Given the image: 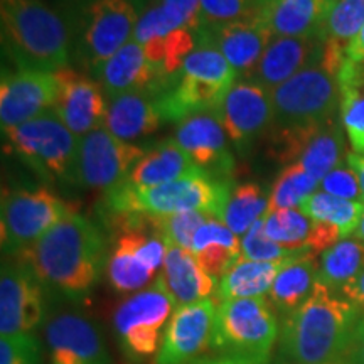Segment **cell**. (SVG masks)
Returning <instances> with one entry per match:
<instances>
[{
	"instance_id": "32",
	"label": "cell",
	"mask_w": 364,
	"mask_h": 364,
	"mask_svg": "<svg viewBox=\"0 0 364 364\" xmlns=\"http://www.w3.org/2000/svg\"><path fill=\"white\" fill-rule=\"evenodd\" d=\"M363 268L364 243L356 238H344L321 253L317 280L331 292H341Z\"/></svg>"
},
{
	"instance_id": "7",
	"label": "cell",
	"mask_w": 364,
	"mask_h": 364,
	"mask_svg": "<svg viewBox=\"0 0 364 364\" xmlns=\"http://www.w3.org/2000/svg\"><path fill=\"white\" fill-rule=\"evenodd\" d=\"M174 307L176 302L162 275L118 306L113 326L118 344L130 361L142 363L161 349Z\"/></svg>"
},
{
	"instance_id": "29",
	"label": "cell",
	"mask_w": 364,
	"mask_h": 364,
	"mask_svg": "<svg viewBox=\"0 0 364 364\" xmlns=\"http://www.w3.org/2000/svg\"><path fill=\"white\" fill-rule=\"evenodd\" d=\"M144 230H129L120 235L108 258L107 273L110 285L118 294H132L144 290L157 272L145 265L139 253L140 236Z\"/></svg>"
},
{
	"instance_id": "1",
	"label": "cell",
	"mask_w": 364,
	"mask_h": 364,
	"mask_svg": "<svg viewBox=\"0 0 364 364\" xmlns=\"http://www.w3.org/2000/svg\"><path fill=\"white\" fill-rule=\"evenodd\" d=\"M105 238L97 225L80 213H71L29 248L17 253L44 285L70 299H83L102 275Z\"/></svg>"
},
{
	"instance_id": "22",
	"label": "cell",
	"mask_w": 364,
	"mask_h": 364,
	"mask_svg": "<svg viewBox=\"0 0 364 364\" xmlns=\"http://www.w3.org/2000/svg\"><path fill=\"white\" fill-rule=\"evenodd\" d=\"M322 53L324 39L321 38H273L248 80L273 90L306 68L321 63Z\"/></svg>"
},
{
	"instance_id": "23",
	"label": "cell",
	"mask_w": 364,
	"mask_h": 364,
	"mask_svg": "<svg viewBox=\"0 0 364 364\" xmlns=\"http://www.w3.org/2000/svg\"><path fill=\"white\" fill-rule=\"evenodd\" d=\"M164 122L157 91H135L110 98L105 129L130 142L154 134Z\"/></svg>"
},
{
	"instance_id": "31",
	"label": "cell",
	"mask_w": 364,
	"mask_h": 364,
	"mask_svg": "<svg viewBox=\"0 0 364 364\" xmlns=\"http://www.w3.org/2000/svg\"><path fill=\"white\" fill-rule=\"evenodd\" d=\"M280 262H255L240 258L233 267L220 279L218 284V299L220 302L230 299H250L263 297L270 292Z\"/></svg>"
},
{
	"instance_id": "5",
	"label": "cell",
	"mask_w": 364,
	"mask_h": 364,
	"mask_svg": "<svg viewBox=\"0 0 364 364\" xmlns=\"http://www.w3.org/2000/svg\"><path fill=\"white\" fill-rule=\"evenodd\" d=\"M279 324L263 297L230 299L218 306L213 348L245 364H268L279 339Z\"/></svg>"
},
{
	"instance_id": "28",
	"label": "cell",
	"mask_w": 364,
	"mask_h": 364,
	"mask_svg": "<svg viewBox=\"0 0 364 364\" xmlns=\"http://www.w3.org/2000/svg\"><path fill=\"white\" fill-rule=\"evenodd\" d=\"M191 252L199 265L218 280L241 258V241L225 223L211 218L198 230Z\"/></svg>"
},
{
	"instance_id": "16",
	"label": "cell",
	"mask_w": 364,
	"mask_h": 364,
	"mask_svg": "<svg viewBox=\"0 0 364 364\" xmlns=\"http://www.w3.org/2000/svg\"><path fill=\"white\" fill-rule=\"evenodd\" d=\"M218 306L204 299L177 307L172 314L156 364H194L213 346Z\"/></svg>"
},
{
	"instance_id": "30",
	"label": "cell",
	"mask_w": 364,
	"mask_h": 364,
	"mask_svg": "<svg viewBox=\"0 0 364 364\" xmlns=\"http://www.w3.org/2000/svg\"><path fill=\"white\" fill-rule=\"evenodd\" d=\"M341 125L354 154L364 156V61L346 59L338 75Z\"/></svg>"
},
{
	"instance_id": "3",
	"label": "cell",
	"mask_w": 364,
	"mask_h": 364,
	"mask_svg": "<svg viewBox=\"0 0 364 364\" xmlns=\"http://www.w3.org/2000/svg\"><path fill=\"white\" fill-rule=\"evenodd\" d=\"M231 191L225 179L199 171L156 188H134L124 182L108 191L105 201L113 215L169 216L199 211L223 221Z\"/></svg>"
},
{
	"instance_id": "41",
	"label": "cell",
	"mask_w": 364,
	"mask_h": 364,
	"mask_svg": "<svg viewBox=\"0 0 364 364\" xmlns=\"http://www.w3.org/2000/svg\"><path fill=\"white\" fill-rule=\"evenodd\" d=\"M307 250V248H304ZM302 250H289L268 238L265 231V218L250 228L241 240V258L255 262H280Z\"/></svg>"
},
{
	"instance_id": "49",
	"label": "cell",
	"mask_w": 364,
	"mask_h": 364,
	"mask_svg": "<svg viewBox=\"0 0 364 364\" xmlns=\"http://www.w3.org/2000/svg\"><path fill=\"white\" fill-rule=\"evenodd\" d=\"M354 238L356 240H359V241H363L364 243V211H363V215H361V220H359V223H358V228H356V231H354Z\"/></svg>"
},
{
	"instance_id": "50",
	"label": "cell",
	"mask_w": 364,
	"mask_h": 364,
	"mask_svg": "<svg viewBox=\"0 0 364 364\" xmlns=\"http://www.w3.org/2000/svg\"><path fill=\"white\" fill-rule=\"evenodd\" d=\"M134 2H135L136 7H139V6H145V7H147V6H150V4H152V2H157V0H134Z\"/></svg>"
},
{
	"instance_id": "2",
	"label": "cell",
	"mask_w": 364,
	"mask_h": 364,
	"mask_svg": "<svg viewBox=\"0 0 364 364\" xmlns=\"http://www.w3.org/2000/svg\"><path fill=\"white\" fill-rule=\"evenodd\" d=\"M359 322V309L316 285L302 306L284 317L279 334V364H327L348 354Z\"/></svg>"
},
{
	"instance_id": "51",
	"label": "cell",
	"mask_w": 364,
	"mask_h": 364,
	"mask_svg": "<svg viewBox=\"0 0 364 364\" xmlns=\"http://www.w3.org/2000/svg\"><path fill=\"white\" fill-rule=\"evenodd\" d=\"M327 364H353L351 361H349V359H341V361H334V363H327Z\"/></svg>"
},
{
	"instance_id": "21",
	"label": "cell",
	"mask_w": 364,
	"mask_h": 364,
	"mask_svg": "<svg viewBox=\"0 0 364 364\" xmlns=\"http://www.w3.org/2000/svg\"><path fill=\"white\" fill-rule=\"evenodd\" d=\"M97 76L98 83L110 98L135 91L161 93L171 81L157 71V68L149 61L144 46L134 39L105 61L97 70Z\"/></svg>"
},
{
	"instance_id": "26",
	"label": "cell",
	"mask_w": 364,
	"mask_h": 364,
	"mask_svg": "<svg viewBox=\"0 0 364 364\" xmlns=\"http://www.w3.org/2000/svg\"><path fill=\"white\" fill-rule=\"evenodd\" d=\"M318 260L316 252H302L285 258L270 289V306L280 316H289L311 297L317 285Z\"/></svg>"
},
{
	"instance_id": "48",
	"label": "cell",
	"mask_w": 364,
	"mask_h": 364,
	"mask_svg": "<svg viewBox=\"0 0 364 364\" xmlns=\"http://www.w3.org/2000/svg\"><path fill=\"white\" fill-rule=\"evenodd\" d=\"M194 364H245L238 361V359L233 358H226V356H220V358H203L199 361H196Z\"/></svg>"
},
{
	"instance_id": "6",
	"label": "cell",
	"mask_w": 364,
	"mask_h": 364,
	"mask_svg": "<svg viewBox=\"0 0 364 364\" xmlns=\"http://www.w3.org/2000/svg\"><path fill=\"white\" fill-rule=\"evenodd\" d=\"M2 134L9 142V150L44 181L75 182L80 139L53 110Z\"/></svg>"
},
{
	"instance_id": "17",
	"label": "cell",
	"mask_w": 364,
	"mask_h": 364,
	"mask_svg": "<svg viewBox=\"0 0 364 364\" xmlns=\"http://www.w3.org/2000/svg\"><path fill=\"white\" fill-rule=\"evenodd\" d=\"M58 80V100L53 112L78 139L105 127L108 103L98 81L71 68L54 71Z\"/></svg>"
},
{
	"instance_id": "25",
	"label": "cell",
	"mask_w": 364,
	"mask_h": 364,
	"mask_svg": "<svg viewBox=\"0 0 364 364\" xmlns=\"http://www.w3.org/2000/svg\"><path fill=\"white\" fill-rule=\"evenodd\" d=\"M162 268L161 275L174 299L176 307L209 299V295L216 290V279L199 265L191 250L167 243Z\"/></svg>"
},
{
	"instance_id": "37",
	"label": "cell",
	"mask_w": 364,
	"mask_h": 364,
	"mask_svg": "<svg viewBox=\"0 0 364 364\" xmlns=\"http://www.w3.org/2000/svg\"><path fill=\"white\" fill-rule=\"evenodd\" d=\"M364 26V0H332L324 24V44L346 51Z\"/></svg>"
},
{
	"instance_id": "19",
	"label": "cell",
	"mask_w": 364,
	"mask_h": 364,
	"mask_svg": "<svg viewBox=\"0 0 364 364\" xmlns=\"http://www.w3.org/2000/svg\"><path fill=\"white\" fill-rule=\"evenodd\" d=\"M228 139L230 136L215 112L198 113L182 120L174 136L196 167L221 179L235 167Z\"/></svg>"
},
{
	"instance_id": "46",
	"label": "cell",
	"mask_w": 364,
	"mask_h": 364,
	"mask_svg": "<svg viewBox=\"0 0 364 364\" xmlns=\"http://www.w3.org/2000/svg\"><path fill=\"white\" fill-rule=\"evenodd\" d=\"M348 59L356 63H363L364 61V26L361 27L356 38L351 41L348 48Z\"/></svg>"
},
{
	"instance_id": "18",
	"label": "cell",
	"mask_w": 364,
	"mask_h": 364,
	"mask_svg": "<svg viewBox=\"0 0 364 364\" xmlns=\"http://www.w3.org/2000/svg\"><path fill=\"white\" fill-rule=\"evenodd\" d=\"M53 364H110L98 326L76 311L56 312L46 326Z\"/></svg>"
},
{
	"instance_id": "10",
	"label": "cell",
	"mask_w": 364,
	"mask_h": 364,
	"mask_svg": "<svg viewBox=\"0 0 364 364\" xmlns=\"http://www.w3.org/2000/svg\"><path fill=\"white\" fill-rule=\"evenodd\" d=\"M273 130L272 145L279 161L302 164L318 181L348 161L346 132L336 118L312 125L273 127Z\"/></svg>"
},
{
	"instance_id": "14",
	"label": "cell",
	"mask_w": 364,
	"mask_h": 364,
	"mask_svg": "<svg viewBox=\"0 0 364 364\" xmlns=\"http://www.w3.org/2000/svg\"><path fill=\"white\" fill-rule=\"evenodd\" d=\"M56 100L58 80L54 71L21 66L14 73H4L0 83L2 132L51 112Z\"/></svg>"
},
{
	"instance_id": "20",
	"label": "cell",
	"mask_w": 364,
	"mask_h": 364,
	"mask_svg": "<svg viewBox=\"0 0 364 364\" xmlns=\"http://www.w3.org/2000/svg\"><path fill=\"white\" fill-rule=\"evenodd\" d=\"M198 39L215 46L236 75L250 76L272 43L273 34L260 11L250 19L199 29Z\"/></svg>"
},
{
	"instance_id": "35",
	"label": "cell",
	"mask_w": 364,
	"mask_h": 364,
	"mask_svg": "<svg viewBox=\"0 0 364 364\" xmlns=\"http://www.w3.org/2000/svg\"><path fill=\"white\" fill-rule=\"evenodd\" d=\"M149 61L166 80L182 70L184 61L198 48V33L193 29H176L172 33L142 44Z\"/></svg>"
},
{
	"instance_id": "11",
	"label": "cell",
	"mask_w": 364,
	"mask_h": 364,
	"mask_svg": "<svg viewBox=\"0 0 364 364\" xmlns=\"http://www.w3.org/2000/svg\"><path fill=\"white\" fill-rule=\"evenodd\" d=\"M145 152V149L118 139L102 127L80 139L75 182L83 188L110 191L129 179Z\"/></svg>"
},
{
	"instance_id": "47",
	"label": "cell",
	"mask_w": 364,
	"mask_h": 364,
	"mask_svg": "<svg viewBox=\"0 0 364 364\" xmlns=\"http://www.w3.org/2000/svg\"><path fill=\"white\" fill-rule=\"evenodd\" d=\"M348 166L356 172L359 186H361V194H363V201H364V156L361 154H349L348 156Z\"/></svg>"
},
{
	"instance_id": "8",
	"label": "cell",
	"mask_w": 364,
	"mask_h": 364,
	"mask_svg": "<svg viewBox=\"0 0 364 364\" xmlns=\"http://www.w3.org/2000/svg\"><path fill=\"white\" fill-rule=\"evenodd\" d=\"M272 100L275 108L273 127H300L332 120L341 100L338 76L317 63L273 88Z\"/></svg>"
},
{
	"instance_id": "36",
	"label": "cell",
	"mask_w": 364,
	"mask_h": 364,
	"mask_svg": "<svg viewBox=\"0 0 364 364\" xmlns=\"http://www.w3.org/2000/svg\"><path fill=\"white\" fill-rule=\"evenodd\" d=\"M318 186L321 181L307 172L302 164H289L273 182L268 213L279 209H299L309 196L316 193Z\"/></svg>"
},
{
	"instance_id": "12",
	"label": "cell",
	"mask_w": 364,
	"mask_h": 364,
	"mask_svg": "<svg viewBox=\"0 0 364 364\" xmlns=\"http://www.w3.org/2000/svg\"><path fill=\"white\" fill-rule=\"evenodd\" d=\"M134 0H91L81 11V49L95 71L132 41L139 22Z\"/></svg>"
},
{
	"instance_id": "39",
	"label": "cell",
	"mask_w": 364,
	"mask_h": 364,
	"mask_svg": "<svg viewBox=\"0 0 364 364\" xmlns=\"http://www.w3.org/2000/svg\"><path fill=\"white\" fill-rule=\"evenodd\" d=\"M156 233L162 236L167 243H174L177 247L191 250L194 236L204 223L211 220V216L199 211L177 213L169 216H149Z\"/></svg>"
},
{
	"instance_id": "24",
	"label": "cell",
	"mask_w": 364,
	"mask_h": 364,
	"mask_svg": "<svg viewBox=\"0 0 364 364\" xmlns=\"http://www.w3.org/2000/svg\"><path fill=\"white\" fill-rule=\"evenodd\" d=\"M332 0H263L262 17L273 38H321Z\"/></svg>"
},
{
	"instance_id": "42",
	"label": "cell",
	"mask_w": 364,
	"mask_h": 364,
	"mask_svg": "<svg viewBox=\"0 0 364 364\" xmlns=\"http://www.w3.org/2000/svg\"><path fill=\"white\" fill-rule=\"evenodd\" d=\"M39 344L33 334L7 336L0 341V364H38Z\"/></svg>"
},
{
	"instance_id": "40",
	"label": "cell",
	"mask_w": 364,
	"mask_h": 364,
	"mask_svg": "<svg viewBox=\"0 0 364 364\" xmlns=\"http://www.w3.org/2000/svg\"><path fill=\"white\" fill-rule=\"evenodd\" d=\"M263 0H199V29L258 16Z\"/></svg>"
},
{
	"instance_id": "4",
	"label": "cell",
	"mask_w": 364,
	"mask_h": 364,
	"mask_svg": "<svg viewBox=\"0 0 364 364\" xmlns=\"http://www.w3.org/2000/svg\"><path fill=\"white\" fill-rule=\"evenodd\" d=\"M2 39L21 66L58 71L70 61L66 22L43 0H0Z\"/></svg>"
},
{
	"instance_id": "43",
	"label": "cell",
	"mask_w": 364,
	"mask_h": 364,
	"mask_svg": "<svg viewBox=\"0 0 364 364\" xmlns=\"http://www.w3.org/2000/svg\"><path fill=\"white\" fill-rule=\"evenodd\" d=\"M321 189L324 193L338 196V198L343 199H353V201H359V198H363L356 172L349 166H344V164L331 171L321 181Z\"/></svg>"
},
{
	"instance_id": "27",
	"label": "cell",
	"mask_w": 364,
	"mask_h": 364,
	"mask_svg": "<svg viewBox=\"0 0 364 364\" xmlns=\"http://www.w3.org/2000/svg\"><path fill=\"white\" fill-rule=\"evenodd\" d=\"M201 169L196 167L191 157L174 139L164 140L135 164L125 184L134 188H156V186L174 182L182 177L193 176Z\"/></svg>"
},
{
	"instance_id": "45",
	"label": "cell",
	"mask_w": 364,
	"mask_h": 364,
	"mask_svg": "<svg viewBox=\"0 0 364 364\" xmlns=\"http://www.w3.org/2000/svg\"><path fill=\"white\" fill-rule=\"evenodd\" d=\"M346 359H349L353 364H364V316L359 318Z\"/></svg>"
},
{
	"instance_id": "34",
	"label": "cell",
	"mask_w": 364,
	"mask_h": 364,
	"mask_svg": "<svg viewBox=\"0 0 364 364\" xmlns=\"http://www.w3.org/2000/svg\"><path fill=\"white\" fill-rule=\"evenodd\" d=\"M270 196L257 182H245L233 188L228 199L223 223L235 235H245L255 223L267 216Z\"/></svg>"
},
{
	"instance_id": "33",
	"label": "cell",
	"mask_w": 364,
	"mask_h": 364,
	"mask_svg": "<svg viewBox=\"0 0 364 364\" xmlns=\"http://www.w3.org/2000/svg\"><path fill=\"white\" fill-rule=\"evenodd\" d=\"M299 209L312 221L326 223V225L338 228L344 240L356 231L364 211V201L343 199L324 193V191H316L300 204Z\"/></svg>"
},
{
	"instance_id": "9",
	"label": "cell",
	"mask_w": 364,
	"mask_h": 364,
	"mask_svg": "<svg viewBox=\"0 0 364 364\" xmlns=\"http://www.w3.org/2000/svg\"><path fill=\"white\" fill-rule=\"evenodd\" d=\"M71 213L75 208L70 203L46 188L4 193L0 213L4 253L17 255L29 248Z\"/></svg>"
},
{
	"instance_id": "13",
	"label": "cell",
	"mask_w": 364,
	"mask_h": 364,
	"mask_svg": "<svg viewBox=\"0 0 364 364\" xmlns=\"http://www.w3.org/2000/svg\"><path fill=\"white\" fill-rule=\"evenodd\" d=\"M43 282L21 260L2 262L0 273V334H31L44 317Z\"/></svg>"
},
{
	"instance_id": "15",
	"label": "cell",
	"mask_w": 364,
	"mask_h": 364,
	"mask_svg": "<svg viewBox=\"0 0 364 364\" xmlns=\"http://www.w3.org/2000/svg\"><path fill=\"white\" fill-rule=\"evenodd\" d=\"M238 149L248 147L275 125L272 90L253 80H238L215 112Z\"/></svg>"
},
{
	"instance_id": "38",
	"label": "cell",
	"mask_w": 364,
	"mask_h": 364,
	"mask_svg": "<svg viewBox=\"0 0 364 364\" xmlns=\"http://www.w3.org/2000/svg\"><path fill=\"white\" fill-rule=\"evenodd\" d=\"M312 225L311 218H307L300 209H279L267 213L265 216L268 238L289 250L309 248Z\"/></svg>"
},
{
	"instance_id": "44",
	"label": "cell",
	"mask_w": 364,
	"mask_h": 364,
	"mask_svg": "<svg viewBox=\"0 0 364 364\" xmlns=\"http://www.w3.org/2000/svg\"><path fill=\"white\" fill-rule=\"evenodd\" d=\"M341 294L358 309L364 311V268L341 289Z\"/></svg>"
}]
</instances>
